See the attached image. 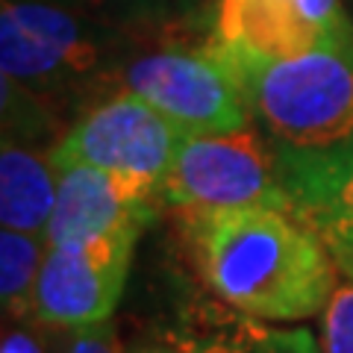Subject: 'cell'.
Listing matches in <instances>:
<instances>
[{"label": "cell", "mask_w": 353, "mask_h": 353, "mask_svg": "<svg viewBox=\"0 0 353 353\" xmlns=\"http://www.w3.org/2000/svg\"><path fill=\"white\" fill-rule=\"evenodd\" d=\"M48 330H50L48 353H127L118 339L112 318L101 324L77 327V330H57V327H48Z\"/></svg>", "instance_id": "obj_16"}, {"label": "cell", "mask_w": 353, "mask_h": 353, "mask_svg": "<svg viewBox=\"0 0 353 353\" xmlns=\"http://www.w3.org/2000/svg\"><path fill=\"white\" fill-rule=\"evenodd\" d=\"M48 241L36 233L3 227L0 233V301L3 315L18 324H36V285Z\"/></svg>", "instance_id": "obj_12"}, {"label": "cell", "mask_w": 353, "mask_h": 353, "mask_svg": "<svg viewBox=\"0 0 353 353\" xmlns=\"http://www.w3.org/2000/svg\"><path fill=\"white\" fill-rule=\"evenodd\" d=\"M306 3L312 6V12L330 27H350L353 24V21L345 15V9H341L339 0H306Z\"/></svg>", "instance_id": "obj_18"}, {"label": "cell", "mask_w": 353, "mask_h": 353, "mask_svg": "<svg viewBox=\"0 0 353 353\" xmlns=\"http://www.w3.org/2000/svg\"><path fill=\"white\" fill-rule=\"evenodd\" d=\"M277 159L292 212L321 236L336 265L353 280V148L321 157L277 153Z\"/></svg>", "instance_id": "obj_10"}, {"label": "cell", "mask_w": 353, "mask_h": 353, "mask_svg": "<svg viewBox=\"0 0 353 353\" xmlns=\"http://www.w3.org/2000/svg\"><path fill=\"white\" fill-rule=\"evenodd\" d=\"M57 203L44 230L48 248L85 245L121 230H145L157 212L159 189L136 176L112 174L94 165L57 168Z\"/></svg>", "instance_id": "obj_9"}, {"label": "cell", "mask_w": 353, "mask_h": 353, "mask_svg": "<svg viewBox=\"0 0 353 353\" xmlns=\"http://www.w3.org/2000/svg\"><path fill=\"white\" fill-rule=\"evenodd\" d=\"M183 139L185 132L157 106L130 88H118L74 118L50 157L57 168L94 165L162 189Z\"/></svg>", "instance_id": "obj_6"}, {"label": "cell", "mask_w": 353, "mask_h": 353, "mask_svg": "<svg viewBox=\"0 0 353 353\" xmlns=\"http://www.w3.org/2000/svg\"><path fill=\"white\" fill-rule=\"evenodd\" d=\"M203 280L253 321H306L324 315L336 292V259L303 218L285 209L183 212Z\"/></svg>", "instance_id": "obj_1"}, {"label": "cell", "mask_w": 353, "mask_h": 353, "mask_svg": "<svg viewBox=\"0 0 353 353\" xmlns=\"http://www.w3.org/2000/svg\"><path fill=\"white\" fill-rule=\"evenodd\" d=\"M139 32L88 9L83 0H3L0 3V68L59 118L121 88V65ZM74 124V121H71Z\"/></svg>", "instance_id": "obj_2"}, {"label": "cell", "mask_w": 353, "mask_h": 353, "mask_svg": "<svg viewBox=\"0 0 353 353\" xmlns=\"http://www.w3.org/2000/svg\"><path fill=\"white\" fill-rule=\"evenodd\" d=\"M121 88L145 97L185 136H215L253 124L250 106L230 68L206 44L165 32L139 36L121 65Z\"/></svg>", "instance_id": "obj_4"}, {"label": "cell", "mask_w": 353, "mask_h": 353, "mask_svg": "<svg viewBox=\"0 0 353 353\" xmlns=\"http://www.w3.org/2000/svg\"><path fill=\"white\" fill-rule=\"evenodd\" d=\"M53 148L3 136L0 150V224L21 233L44 236L57 203L59 171L50 157Z\"/></svg>", "instance_id": "obj_11"}, {"label": "cell", "mask_w": 353, "mask_h": 353, "mask_svg": "<svg viewBox=\"0 0 353 353\" xmlns=\"http://www.w3.org/2000/svg\"><path fill=\"white\" fill-rule=\"evenodd\" d=\"M0 353H44V341L30 336L27 330H15V333L3 336V347Z\"/></svg>", "instance_id": "obj_19"}, {"label": "cell", "mask_w": 353, "mask_h": 353, "mask_svg": "<svg viewBox=\"0 0 353 353\" xmlns=\"http://www.w3.org/2000/svg\"><path fill=\"white\" fill-rule=\"evenodd\" d=\"M192 3V9H197V6H203V0H189Z\"/></svg>", "instance_id": "obj_20"}, {"label": "cell", "mask_w": 353, "mask_h": 353, "mask_svg": "<svg viewBox=\"0 0 353 353\" xmlns=\"http://www.w3.org/2000/svg\"><path fill=\"white\" fill-rule=\"evenodd\" d=\"M127 353H209V339H171V341H141Z\"/></svg>", "instance_id": "obj_17"}, {"label": "cell", "mask_w": 353, "mask_h": 353, "mask_svg": "<svg viewBox=\"0 0 353 353\" xmlns=\"http://www.w3.org/2000/svg\"><path fill=\"white\" fill-rule=\"evenodd\" d=\"M139 236L141 230H121L85 245L48 248L36 285V321L57 330L109 321L124 294Z\"/></svg>", "instance_id": "obj_7"}, {"label": "cell", "mask_w": 353, "mask_h": 353, "mask_svg": "<svg viewBox=\"0 0 353 353\" xmlns=\"http://www.w3.org/2000/svg\"><path fill=\"white\" fill-rule=\"evenodd\" d=\"M159 201L180 215L248 206L292 212L277 150L253 124L215 136H185L159 189Z\"/></svg>", "instance_id": "obj_5"}, {"label": "cell", "mask_w": 353, "mask_h": 353, "mask_svg": "<svg viewBox=\"0 0 353 353\" xmlns=\"http://www.w3.org/2000/svg\"><path fill=\"white\" fill-rule=\"evenodd\" d=\"M350 27H330L306 0H215L206 44L224 65L280 62L345 39Z\"/></svg>", "instance_id": "obj_8"}, {"label": "cell", "mask_w": 353, "mask_h": 353, "mask_svg": "<svg viewBox=\"0 0 353 353\" xmlns=\"http://www.w3.org/2000/svg\"><path fill=\"white\" fill-rule=\"evenodd\" d=\"M227 68L277 153L353 148V32L292 59Z\"/></svg>", "instance_id": "obj_3"}, {"label": "cell", "mask_w": 353, "mask_h": 353, "mask_svg": "<svg viewBox=\"0 0 353 353\" xmlns=\"http://www.w3.org/2000/svg\"><path fill=\"white\" fill-rule=\"evenodd\" d=\"M83 3L139 36L183 27L194 12L189 0H83Z\"/></svg>", "instance_id": "obj_13"}, {"label": "cell", "mask_w": 353, "mask_h": 353, "mask_svg": "<svg viewBox=\"0 0 353 353\" xmlns=\"http://www.w3.org/2000/svg\"><path fill=\"white\" fill-rule=\"evenodd\" d=\"M209 353H321V345L306 339V333H274L248 324L233 336L209 339Z\"/></svg>", "instance_id": "obj_14"}, {"label": "cell", "mask_w": 353, "mask_h": 353, "mask_svg": "<svg viewBox=\"0 0 353 353\" xmlns=\"http://www.w3.org/2000/svg\"><path fill=\"white\" fill-rule=\"evenodd\" d=\"M321 353H353V280L339 283L321 315Z\"/></svg>", "instance_id": "obj_15"}]
</instances>
